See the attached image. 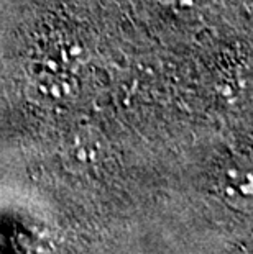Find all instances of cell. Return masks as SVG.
<instances>
[{"instance_id": "obj_1", "label": "cell", "mask_w": 253, "mask_h": 254, "mask_svg": "<svg viewBox=\"0 0 253 254\" xmlns=\"http://www.w3.org/2000/svg\"><path fill=\"white\" fill-rule=\"evenodd\" d=\"M220 192L230 207L247 212L252 207V171L245 163H232L225 167Z\"/></svg>"}, {"instance_id": "obj_2", "label": "cell", "mask_w": 253, "mask_h": 254, "mask_svg": "<svg viewBox=\"0 0 253 254\" xmlns=\"http://www.w3.org/2000/svg\"><path fill=\"white\" fill-rule=\"evenodd\" d=\"M69 153L71 158L79 164L90 166L97 163L100 158V143L92 136H85V134H78L74 141L69 146Z\"/></svg>"}]
</instances>
